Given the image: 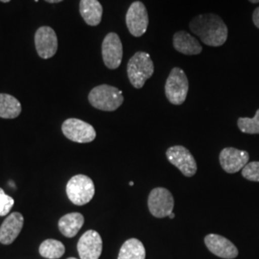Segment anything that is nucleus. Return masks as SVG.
Instances as JSON below:
<instances>
[{
	"instance_id": "27",
	"label": "nucleus",
	"mask_w": 259,
	"mask_h": 259,
	"mask_svg": "<svg viewBox=\"0 0 259 259\" xmlns=\"http://www.w3.org/2000/svg\"><path fill=\"white\" fill-rule=\"evenodd\" d=\"M169 217H170V219H174V218H175V214H174V212L171 213V214L169 215Z\"/></svg>"
},
{
	"instance_id": "30",
	"label": "nucleus",
	"mask_w": 259,
	"mask_h": 259,
	"mask_svg": "<svg viewBox=\"0 0 259 259\" xmlns=\"http://www.w3.org/2000/svg\"><path fill=\"white\" fill-rule=\"evenodd\" d=\"M130 185H131V186H133V185H134V183H133V182H131V183H130Z\"/></svg>"
},
{
	"instance_id": "11",
	"label": "nucleus",
	"mask_w": 259,
	"mask_h": 259,
	"mask_svg": "<svg viewBox=\"0 0 259 259\" xmlns=\"http://www.w3.org/2000/svg\"><path fill=\"white\" fill-rule=\"evenodd\" d=\"M35 46L40 58H52L58 50V37L55 31L49 26L38 28L35 34Z\"/></svg>"
},
{
	"instance_id": "6",
	"label": "nucleus",
	"mask_w": 259,
	"mask_h": 259,
	"mask_svg": "<svg viewBox=\"0 0 259 259\" xmlns=\"http://www.w3.org/2000/svg\"><path fill=\"white\" fill-rule=\"evenodd\" d=\"M174 203L173 195L166 188H154L149 194V210L157 218H164L173 212Z\"/></svg>"
},
{
	"instance_id": "12",
	"label": "nucleus",
	"mask_w": 259,
	"mask_h": 259,
	"mask_svg": "<svg viewBox=\"0 0 259 259\" xmlns=\"http://www.w3.org/2000/svg\"><path fill=\"white\" fill-rule=\"evenodd\" d=\"M81 259H99L103 250L102 238L95 231L84 232L77 245Z\"/></svg>"
},
{
	"instance_id": "15",
	"label": "nucleus",
	"mask_w": 259,
	"mask_h": 259,
	"mask_svg": "<svg viewBox=\"0 0 259 259\" xmlns=\"http://www.w3.org/2000/svg\"><path fill=\"white\" fill-rule=\"evenodd\" d=\"M24 218L19 212H14L7 216L0 227V243L4 245L12 244L17 239L23 228Z\"/></svg>"
},
{
	"instance_id": "26",
	"label": "nucleus",
	"mask_w": 259,
	"mask_h": 259,
	"mask_svg": "<svg viewBox=\"0 0 259 259\" xmlns=\"http://www.w3.org/2000/svg\"><path fill=\"white\" fill-rule=\"evenodd\" d=\"M48 3H59V2H62L63 0H46Z\"/></svg>"
},
{
	"instance_id": "3",
	"label": "nucleus",
	"mask_w": 259,
	"mask_h": 259,
	"mask_svg": "<svg viewBox=\"0 0 259 259\" xmlns=\"http://www.w3.org/2000/svg\"><path fill=\"white\" fill-rule=\"evenodd\" d=\"M154 63L148 53L137 52L130 59L127 73L130 82L136 88L141 89L145 82L154 74Z\"/></svg>"
},
{
	"instance_id": "18",
	"label": "nucleus",
	"mask_w": 259,
	"mask_h": 259,
	"mask_svg": "<svg viewBox=\"0 0 259 259\" xmlns=\"http://www.w3.org/2000/svg\"><path fill=\"white\" fill-rule=\"evenodd\" d=\"M83 223L84 218L81 213H68L60 219L59 230L65 237L72 238L81 230Z\"/></svg>"
},
{
	"instance_id": "10",
	"label": "nucleus",
	"mask_w": 259,
	"mask_h": 259,
	"mask_svg": "<svg viewBox=\"0 0 259 259\" xmlns=\"http://www.w3.org/2000/svg\"><path fill=\"white\" fill-rule=\"evenodd\" d=\"M102 57L105 65L110 69L118 68L123 58V47L116 33H109L103 40Z\"/></svg>"
},
{
	"instance_id": "23",
	"label": "nucleus",
	"mask_w": 259,
	"mask_h": 259,
	"mask_svg": "<svg viewBox=\"0 0 259 259\" xmlns=\"http://www.w3.org/2000/svg\"><path fill=\"white\" fill-rule=\"evenodd\" d=\"M242 176L250 182H259V161L249 162L242 169Z\"/></svg>"
},
{
	"instance_id": "29",
	"label": "nucleus",
	"mask_w": 259,
	"mask_h": 259,
	"mask_svg": "<svg viewBox=\"0 0 259 259\" xmlns=\"http://www.w3.org/2000/svg\"><path fill=\"white\" fill-rule=\"evenodd\" d=\"M1 2H4V3H7V2H10L11 0H0Z\"/></svg>"
},
{
	"instance_id": "24",
	"label": "nucleus",
	"mask_w": 259,
	"mask_h": 259,
	"mask_svg": "<svg viewBox=\"0 0 259 259\" xmlns=\"http://www.w3.org/2000/svg\"><path fill=\"white\" fill-rule=\"evenodd\" d=\"M15 204V200L0 188V216H6Z\"/></svg>"
},
{
	"instance_id": "20",
	"label": "nucleus",
	"mask_w": 259,
	"mask_h": 259,
	"mask_svg": "<svg viewBox=\"0 0 259 259\" xmlns=\"http://www.w3.org/2000/svg\"><path fill=\"white\" fill-rule=\"evenodd\" d=\"M146 250L141 241L131 238L126 241L119 250L117 259H145Z\"/></svg>"
},
{
	"instance_id": "7",
	"label": "nucleus",
	"mask_w": 259,
	"mask_h": 259,
	"mask_svg": "<svg viewBox=\"0 0 259 259\" xmlns=\"http://www.w3.org/2000/svg\"><path fill=\"white\" fill-rule=\"evenodd\" d=\"M126 24L134 37H141L147 31L148 13L145 5L140 1H135L130 6L126 15Z\"/></svg>"
},
{
	"instance_id": "16",
	"label": "nucleus",
	"mask_w": 259,
	"mask_h": 259,
	"mask_svg": "<svg viewBox=\"0 0 259 259\" xmlns=\"http://www.w3.org/2000/svg\"><path fill=\"white\" fill-rule=\"evenodd\" d=\"M173 45L178 52L185 55H198L203 48L199 40L185 31H179L174 35Z\"/></svg>"
},
{
	"instance_id": "1",
	"label": "nucleus",
	"mask_w": 259,
	"mask_h": 259,
	"mask_svg": "<svg viewBox=\"0 0 259 259\" xmlns=\"http://www.w3.org/2000/svg\"><path fill=\"white\" fill-rule=\"evenodd\" d=\"M191 32L208 47L223 46L228 38V27L223 19L214 14L195 17L189 23Z\"/></svg>"
},
{
	"instance_id": "28",
	"label": "nucleus",
	"mask_w": 259,
	"mask_h": 259,
	"mask_svg": "<svg viewBox=\"0 0 259 259\" xmlns=\"http://www.w3.org/2000/svg\"><path fill=\"white\" fill-rule=\"evenodd\" d=\"M249 1L251 2V3H254V4H255V3H258L259 2V0H249Z\"/></svg>"
},
{
	"instance_id": "9",
	"label": "nucleus",
	"mask_w": 259,
	"mask_h": 259,
	"mask_svg": "<svg viewBox=\"0 0 259 259\" xmlns=\"http://www.w3.org/2000/svg\"><path fill=\"white\" fill-rule=\"evenodd\" d=\"M167 159L176 166L185 177L194 176L197 172V163L193 155L184 146H172L166 151Z\"/></svg>"
},
{
	"instance_id": "21",
	"label": "nucleus",
	"mask_w": 259,
	"mask_h": 259,
	"mask_svg": "<svg viewBox=\"0 0 259 259\" xmlns=\"http://www.w3.org/2000/svg\"><path fill=\"white\" fill-rule=\"evenodd\" d=\"M65 245L55 239H47L39 246V253L41 256L48 259H58L65 253Z\"/></svg>"
},
{
	"instance_id": "17",
	"label": "nucleus",
	"mask_w": 259,
	"mask_h": 259,
	"mask_svg": "<svg viewBox=\"0 0 259 259\" xmlns=\"http://www.w3.org/2000/svg\"><path fill=\"white\" fill-rule=\"evenodd\" d=\"M80 14L87 24L97 26L102 19V5L98 0H81Z\"/></svg>"
},
{
	"instance_id": "2",
	"label": "nucleus",
	"mask_w": 259,
	"mask_h": 259,
	"mask_svg": "<svg viewBox=\"0 0 259 259\" xmlns=\"http://www.w3.org/2000/svg\"><path fill=\"white\" fill-rule=\"evenodd\" d=\"M89 101L95 109L100 111H113L124 102L120 90L109 84L95 87L89 94Z\"/></svg>"
},
{
	"instance_id": "22",
	"label": "nucleus",
	"mask_w": 259,
	"mask_h": 259,
	"mask_svg": "<svg viewBox=\"0 0 259 259\" xmlns=\"http://www.w3.org/2000/svg\"><path fill=\"white\" fill-rule=\"evenodd\" d=\"M238 128L242 133L250 135H258L259 134V109L256 111L253 118L241 117L237 121Z\"/></svg>"
},
{
	"instance_id": "25",
	"label": "nucleus",
	"mask_w": 259,
	"mask_h": 259,
	"mask_svg": "<svg viewBox=\"0 0 259 259\" xmlns=\"http://www.w3.org/2000/svg\"><path fill=\"white\" fill-rule=\"evenodd\" d=\"M252 20H253L254 25L259 28V7L254 10L253 15H252Z\"/></svg>"
},
{
	"instance_id": "13",
	"label": "nucleus",
	"mask_w": 259,
	"mask_h": 259,
	"mask_svg": "<svg viewBox=\"0 0 259 259\" xmlns=\"http://www.w3.org/2000/svg\"><path fill=\"white\" fill-rule=\"evenodd\" d=\"M249 153L238 149L228 147L223 149L219 156L220 164L223 169L230 174L242 170L249 163Z\"/></svg>"
},
{
	"instance_id": "14",
	"label": "nucleus",
	"mask_w": 259,
	"mask_h": 259,
	"mask_svg": "<svg viewBox=\"0 0 259 259\" xmlns=\"http://www.w3.org/2000/svg\"><path fill=\"white\" fill-rule=\"evenodd\" d=\"M204 243L207 249L213 254L225 259H233L237 257L238 250L235 245L219 234H208L204 237Z\"/></svg>"
},
{
	"instance_id": "8",
	"label": "nucleus",
	"mask_w": 259,
	"mask_h": 259,
	"mask_svg": "<svg viewBox=\"0 0 259 259\" xmlns=\"http://www.w3.org/2000/svg\"><path fill=\"white\" fill-rule=\"evenodd\" d=\"M63 133L65 138L78 143H89L96 138V132L93 126L77 118H69L63 123Z\"/></svg>"
},
{
	"instance_id": "31",
	"label": "nucleus",
	"mask_w": 259,
	"mask_h": 259,
	"mask_svg": "<svg viewBox=\"0 0 259 259\" xmlns=\"http://www.w3.org/2000/svg\"><path fill=\"white\" fill-rule=\"evenodd\" d=\"M67 259H77V258H75V257H69V258H67Z\"/></svg>"
},
{
	"instance_id": "19",
	"label": "nucleus",
	"mask_w": 259,
	"mask_h": 259,
	"mask_svg": "<svg viewBox=\"0 0 259 259\" xmlns=\"http://www.w3.org/2000/svg\"><path fill=\"white\" fill-rule=\"evenodd\" d=\"M21 112L19 100L6 93H0V117L6 119L17 118Z\"/></svg>"
},
{
	"instance_id": "5",
	"label": "nucleus",
	"mask_w": 259,
	"mask_h": 259,
	"mask_svg": "<svg viewBox=\"0 0 259 259\" xmlns=\"http://www.w3.org/2000/svg\"><path fill=\"white\" fill-rule=\"evenodd\" d=\"M188 88V79L185 71L180 67H174L165 83V95L168 101L173 105H182L186 99Z\"/></svg>"
},
{
	"instance_id": "4",
	"label": "nucleus",
	"mask_w": 259,
	"mask_h": 259,
	"mask_svg": "<svg viewBox=\"0 0 259 259\" xmlns=\"http://www.w3.org/2000/svg\"><path fill=\"white\" fill-rule=\"evenodd\" d=\"M95 187L93 180L85 175L72 177L66 185L68 199L76 205H83L93 200Z\"/></svg>"
}]
</instances>
